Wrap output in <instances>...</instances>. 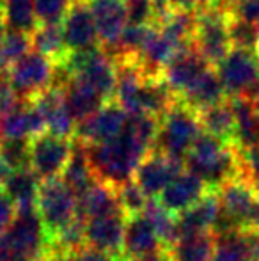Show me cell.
<instances>
[{
    "label": "cell",
    "instance_id": "cell-29",
    "mask_svg": "<svg viewBox=\"0 0 259 261\" xmlns=\"http://www.w3.org/2000/svg\"><path fill=\"white\" fill-rule=\"evenodd\" d=\"M142 215L153 224L156 234L162 240L163 247L169 249L170 245H174V242L180 238V229H178V217H174L172 213H169L162 204L158 203V199H148L146 208L142 212Z\"/></svg>",
    "mask_w": 259,
    "mask_h": 261
},
{
    "label": "cell",
    "instance_id": "cell-6",
    "mask_svg": "<svg viewBox=\"0 0 259 261\" xmlns=\"http://www.w3.org/2000/svg\"><path fill=\"white\" fill-rule=\"evenodd\" d=\"M76 210H78V199L61 176L39 183L36 212L41 219L48 247L53 238L76 217L78 213Z\"/></svg>",
    "mask_w": 259,
    "mask_h": 261
},
{
    "label": "cell",
    "instance_id": "cell-15",
    "mask_svg": "<svg viewBox=\"0 0 259 261\" xmlns=\"http://www.w3.org/2000/svg\"><path fill=\"white\" fill-rule=\"evenodd\" d=\"M85 2L96 25L100 46L103 50L114 46L128 25L126 0H85Z\"/></svg>",
    "mask_w": 259,
    "mask_h": 261
},
{
    "label": "cell",
    "instance_id": "cell-24",
    "mask_svg": "<svg viewBox=\"0 0 259 261\" xmlns=\"http://www.w3.org/2000/svg\"><path fill=\"white\" fill-rule=\"evenodd\" d=\"M217 245V234L213 231L181 234L174 245L167 249L170 261H211Z\"/></svg>",
    "mask_w": 259,
    "mask_h": 261
},
{
    "label": "cell",
    "instance_id": "cell-10",
    "mask_svg": "<svg viewBox=\"0 0 259 261\" xmlns=\"http://www.w3.org/2000/svg\"><path fill=\"white\" fill-rule=\"evenodd\" d=\"M217 75L227 98H240L259 75V54L233 48L217 66Z\"/></svg>",
    "mask_w": 259,
    "mask_h": 261
},
{
    "label": "cell",
    "instance_id": "cell-13",
    "mask_svg": "<svg viewBox=\"0 0 259 261\" xmlns=\"http://www.w3.org/2000/svg\"><path fill=\"white\" fill-rule=\"evenodd\" d=\"M64 45L68 52H82V50L100 46L96 25L85 0H76L61 21Z\"/></svg>",
    "mask_w": 259,
    "mask_h": 261
},
{
    "label": "cell",
    "instance_id": "cell-34",
    "mask_svg": "<svg viewBox=\"0 0 259 261\" xmlns=\"http://www.w3.org/2000/svg\"><path fill=\"white\" fill-rule=\"evenodd\" d=\"M76 0H34L38 25H61Z\"/></svg>",
    "mask_w": 259,
    "mask_h": 261
},
{
    "label": "cell",
    "instance_id": "cell-41",
    "mask_svg": "<svg viewBox=\"0 0 259 261\" xmlns=\"http://www.w3.org/2000/svg\"><path fill=\"white\" fill-rule=\"evenodd\" d=\"M41 261H76V254L73 252L59 251V249H50L46 251V254L43 256Z\"/></svg>",
    "mask_w": 259,
    "mask_h": 261
},
{
    "label": "cell",
    "instance_id": "cell-20",
    "mask_svg": "<svg viewBox=\"0 0 259 261\" xmlns=\"http://www.w3.org/2000/svg\"><path fill=\"white\" fill-rule=\"evenodd\" d=\"M64 103L76 123H83L91 116L98 112L107 101L93 89L87 82L78 76H69L68 82L63 86Z\"/></svg>",
    "mask_w": 259,
    "mask_h": 261
},
{
    "label": "cell",
    "instance_id": "cell-5",
    "mask_svg": "<svg viewBox=\"0 0 259 261\" xmlns=\"http://www.w3.org/2000/svg\"><path fill=\"white\" fill-rule=\"evenodd\" d=\"M200 132L203 128L195 110L183 105L181 101H176L160 117L158 135L153 149L185 162V156L188 155Z\"/></svg>",
    "mask_w": 259,
    "mask_h": 261
},
{
    "label": "cell",
    "instance_id": "cell-23",
    "mask_svg": "<svg viewBox=\"0 0 259 261\" xmlns=\"http://www.w3.org/2000/svg\"><path fill=\"white\" fill-rule=\"evenodd\" d=\"M229 103L235 112L236 132L235 146L243 151L259 146V117L257 105L245 98H229Z\"/></svg>",
    "mask_w": 259,
    "mask_h": 261
},
{
    "label": "cell",
    "instance_id": "cell-18",
    "mask_svg": "<svg viewBox=\"0 0 259 261\" xmlns=\"http://www.w3.org/2000/svg\"><path fill=\"white\" fill-rule=\"evenodd\" d=\"M125 213L94 217L85 222V245L107 254L123 258V240H125ZM125 259V258H123Z\"/></svg>",
    "mask_w": 259,
    "mask_h": 261
},
{
    "label": "cell",
    "instance_id": "cell-3",
    "mask_svg": "<svg viewBox=\"0 0 259 261\" xmlns=\"http://www.w3.org/2000/svg\"><path fill=\"white\" fill-rule=\"evenodd\" d=\"M220 215L213 227L215 234L229 231L259 229V194L252 181L235 178L218 189Z\"/></svg>",
    "mask_w": 259,
    "mask_h": 261
},
{
    "label": "cell",
    "instance_id": "cell-44",
    "mask_svg": "<svg viewBox=\"0 0 259 261\" xmlns=\"http://www.w3.org/2000/svg\"><path fill=\"white\" fill-rule=\"evenodd\" d=\"M11 174H13V169H11L9 165L0 158V190L4 189V185H6V181L9 179Z\"/></svg>",
    "mask_w": 259,
    "mask_h": 261
},
{
    "label": "cell",
    "instance_id": "cell-33",
    "mask_svg": "<svg viewBox=\"0 0 259 261\" xmlns=\"http://www.w3.org/2000/svg\"><path fill=\"white\" fill-rule=\"evenodd\" d=\"M31 139H2L0 141V158L9 165L13 171L31 167Z\"/></svg>",
    "mask_w": 259,
    "mask_h": 261
},
{
    "label": "cell",
    "instance_id": "cell-45",
    "mask_svg": "<svg viewBox=\"0 0 259 261\" xmlns=\"http://www.w3.org/2000/svg\"><path fill=\"white\" fill-rule=\"evenodd\" d=\"M7 31H9V29H7L6 18H4V13H2V9H0V41H2V38L6 36Z\"/></svg>",
    "mask_w": 259,
    "mask_h": 261
},
{
    "label": "cell",
    "instance_id": "cell-40",
    "mask_svg": "<svg viewBox=\"0 0 259 261\" xmlns=\"http://www.w3.org/2000/svg\"><path fill=\"white\" fill-rule=\"evenodd\" d=\"M76 261H125L119 256H112L107 254L103 251H98L93 247H83L82 251L76 254Z\"/></svg>",
    "mask_w": 259,
    "mask_h": 261
},
{
    "label": "cell",
    "instance_id": "cell-28",
    "mask_svg": "<svg viewBox=\"0 0 259 261\" xmlns=\"http://www.w3.org/2000/svg\"><path fill=\"white\" fill-rule=\"evenodd\" d=\"M31 41L32 50L46 55L55 64L63 62L64 57L68 55L61 25H38L36 31L31 34Z\"/></svg>",
    "mask_w": 259,
    "mask_h": 261
},
{
    "label": "cell",
    "instance_id": "cell-16",
    "mask_svg": "<svg viewBox=\"0 0 259 261\" xmlns=\"http://www.w3.org/2000/svg\"><path fill=\"white\" fill-rule=\"evenodd\" d=\"M208 192H210V189H208L206 183L199 176H195L194 172L185 169L155 199H158V203L167 212L172 213L174 217H178L183 212H187L190 206H194L195 203H199Z\"/></svg>",
    "mask_w": 259,
    "mask_h": 261
},
{
    "label": "cell",
    "instance_id": "cell-14",
    "mask_svg": "<svg viewBox=\"0 0 259 261\" xmlns=\"http://www.w3.org/2000/svg\"><path fill=\"white\" fill-rule=\"evenodd\" d=\"M167 252L162 240L156 234L153 224L142 213L126 217L125 240H123V258L125 261L153 258Z\"/></svg>",
    "mask_w": 259,
    "mask_h": 261
},
{
    "label": "cell",
    "instance_id": "cell-32",
    "mask_svg": "<svg viewBox=\"0 0 259 261\" xmlns=\"http://www.w3.org/2000/svg\"><path fill=\"white\" fill-rule=\"evenodd\" d=\"M229 38H231L233 48L250 50L259 54V29L257 25L236 18L229 13Z\"/></svg>",
    "mask_w": 259,
    "mask_h": 261
},
{
    "label": "cell",
    "instance_id": "cell-12",
    "mask_svg": "<svg viewBox=\"0 0 259 261\" xmlns=\"http://www.w3.org/2000/svg\"><path fill=\"white\" fill-rule=\"evenodd\" d=\"M128 112L118 101H107L94 116L76 126L73 139H78L83 144H101L116 139L128 123Z\"/></svg>",
    "mask_w": 259,
    "mask_h": 261
},
{
    "label": "cell",
    "instance_id": "cell-47",
    "mask_svg": "<svg viewBox=\"0 0 259 261\" xmlns=\"http://www.w3.org/2000/svg\"><path fill=\"white\" fill-rule=\"evenodd\" d=\"M254 187H256V190H257V194H259V179H257L256 183H254Z\"/></svg>",
    "mask_w": 259,
    "mask_h": 261
},
{
    "label": "cell",
    "instance_id": "cell-11",
    "mask_svg": "<svg viewBox=\"0 0 259 261\" xmlns=\"http://www.w3.org/2000/svg\"><path fill=\"white\" fill-rule=\"evenodd\" d=\"M185 171V162L170 158L163 153L151 149L144 160L138 164L133 174V181L142 189V192L153 199L162 194V190Z\"/></svg>",
    "mask_w": 259,
    "mask_h": 261
},
{
    "label": "cell",
    "instance_id": "cell-46",
    "mask_svg": "<svg viewBox=\"0 0 259 261\" xmlns=\"http://www.w3.org/2000/svg\"><path fill=\"white\" fill-rule=\"evenodd\" d=\"M133 261H169V254L163 252L160 256H153V258H142V259H133Z\"/></svg>",
    "mask_w": 259,
    "mask_h": 261
},
{
    "label": "cell",
    "instance_id": "cell-21",
    "mask_svg": "<svg viewBox=\"0 0 259 261\" xmlns=\"http://www.w3.org/2000/svg\"><path fill=\"white\" fill-rule=\"evenodd\" d=\"M220 215V199L218 190H210L199 203L190 206L187 212L178 215V229L181 234L203 233V231H213L215 224Z\"/></svg>",
    "mask_w": 259,
    "mask_h": 261
},
{
    "label": "cell",
    "instance_id": "cell-7",
    "mask_svg": "<svg viewBox=\"0 0 259 261\" xmlns=\"http://www.w3.org/2000/svg\"><path fill=\"white\" fill-rule=\"evenodd\" d=\"M192 45L211 66H217L233 50L229 38V9H197Z\"/></svg>",
    "mask_w": 259,
    "mask_h": 261
},
{
    "label": "cell",
    "instance_id": "cell-31",
    "mask_svg": "<svg viewBox=\"0 0 259 261\" xmlns=\"http://www.w3.org/2000/svg\"><path fill=\"white\" fill-rule=\"evenodd\" d=\"M32 50L31 34L18 31H7L0 41V73H6L14 62Z\"/></svg>",
    "mask_w": 259,
    "mask_h": 261
},
{
    "label": "cell",
    "instance_id": "cell-19",
    "mask_svg": "<svg viewBox=\"0 0 259 261\" xmlns=\"http://www.w3.org/2000/svg\"><path fill=\"white\" fill-rule=\"evenodd\" d=\"M225 100H227V94H225V89L213 66L200 73L194 82L178 96V101L194 109L195 112L208 109L211 105L222 103Z\"/></svg>",
    "mask_w": 259,
    "mask_h": 261
},
{
    "label": "cell",
    "instance_id": "cell-38",
    "mask_svg": "<svg viewBox=\"0 0 259 261\" xmlns=\"http://www.w3.org/2000/svg\"><path fill=\"white\" fill-rule=\"evenodd\" d=\"M20 101L21 100L11 87L9 80L6 79V73H0V117L6 116L9 110H13Z\"/></svg>",
    "mask_w": 259,
    "mask_h": 261
},
{
    "label": "cell",
    "instance_id": "cell-42",
    "mask_svg": "<svg viewBox=\"0 0 259 261\" xmlns=\"http://www.w3.org/2000/svg\"><path fill=\"white\" fill-rule=\"evenodd\" d=\"M151 4H153V9H155L156 21H158L160 18H163L170 9H172V7H170V0H151Z\"/></svg>",
    "mask_w": 259,
    "mask_h": 261
},
{
    "label": "cell",
    "instance_id": "cell-17",
    "mask_svg": "<svg viewBox=\"0 0 259 261\" xmlns=\"http://www.w3.org/2000/svg\"><path fill=\"white\" fill-rule=\"evenodd\" d=\"M208 68H211V64L197 52L195 46L187 45L178 50V54L163 68L162 80L178 98Z\"/></svg>",
    "mask_w": 259,
    "mask_h": 261
},
{
    "label": "cell",
    "instance_id": "cell-37",
    "mask_svg": "<svg viewBox=\"0 0 259 261\" xmlns=\"http://www.w3.org/2000/svg\"><path fill=\"white\" fill-rule=\"evenodd\" d=\"M229 13L249 23L259 25V0H233Z\"/></svg>",
    "mask_w": 259,
    "mask_h": 261
},
{
    "label": "cell",
    "instance_id": "cell-26",
    "mask_svg": "<svg viewBox=\"0 0 259 261\" xmlns=\"http://www.w3.org/2000/svg\"><path fill=\"white\" fill-rule=\"evenodd\" d=\"M199 123L203 132L235 146V132H236V121L235 112L229 103V98L222 103L211 105L208 109H203L197 112Z\"/></svg>",
    "mask_w": 259,
    "mask_h": 261
},
{
    "label": "cell",
    "instance_id": "cell-1",
    "mask_svg": "<svg viewBox=\"0 0 259 261\" xmlns=\"http://www.w3.org/2000/svg\"><path fill=\"white\" fill-rule=\"evenodd\" d=\"M158 126V117L137 114L128 117L126 128L116 139L101 144H85L96 178L112 187L133 179L138 164L155 148Z\"/></svg>",
    "mask_w": 259,
    "mask_h": 261
},
{
    "label": "cell",
    "instance_id": "cell-30",
    "mask_svg": "<svg viewBox=\"0 0 259 261\" xmlns=\"http://www.w3.org/2000/svg\"><path fill=\"white\" fill-rule=\"evenodd\" d=\"M0 9L11 31L32 34L38 27L34 14V0H0Z\"/></svg>",
    "mask_w": 259,
    "mask_h": 261
},
{
    "label": "cell",
    "instance_id": "cell-8",
    "mask_svg": "<svg viewBox=\"0 0 259 261\" xmlns=\"http://www.w3.org/2000/svg\"><path fill=\"white\" fill-rule=\"evenodd\" d=\"M6 79L20 100L31 101L52 87L55 79V62L46 55L31 50L7 69Z\"/></svg>",
    "mask_w": 259,
    "mask_h": 261
},
{
    "label": "cell",
    "instance_id": "cell-9",
    "mask_svg": "<svg viewBox=\"0 0 259 261\" xmlns=\"http://www.w3.org/2000/svg\"><path fill=\"white\" fill-rule=\"evenodd\" d=\"M28 146H31L28 165L39 181L59 178L73 151V142L69 139L57 137L50 132L32 137Z\"/></svg>",
    "mask_w": 259,
    "mask_h": 261
},
{
    "label": "cell",
    "instance_id": "cell-39",
    "mask_svg": "<svg viewBox=\"0 0 259 261\" xmlns=\"http://www.w3.org/2000/svg\"><path fill=\"white\" fill-rule=\"evenodd\" d=\"M16 217V206L4 190H0V231H4Z\"/></svg>",
    "mask_w": 259,
    "mask_h": 261
},
{
    "label": "cell",
    "instance_id": "cell-25",
    "mask_svg": "<svg viewBox=\"0 0 259 261\" xmlns=\"http://www.w3.org/2000/svg\"><path fill=\"white\" fill-rule=\"evenodd\" d=\"M71 142H73V151L68 164H66L63 174H61V178L75 192V196L80 197L98 178L94 174L93 167H91L89 158H87L85 144L80 142L78 139H71Z\"/></svg>",
    "mask_w": 259,
    "mask_h": 261
},
{
    "label": "cell",
    "instance_id": "cell-48",
    "mask_svg": "<svg viewBox=\"0 0 259 261\" xmlns=\"http://www.w3.org/2000/svg\"><path fill=\"white\" fill-rule=\"evenodd\" d=\"M257 117H259V105H257Z\"/></svg>",
    "mask_w": 259,
    "mask_h": 261
},
{
    "label": "cell",
    "instance_id": "cell-43",
    "mask_svg": "<svg viewBox=\"0 0 259 261\" xmlns=\"http://www.w3.org/2000/svg\"><path fill=\"white\" fill-rule=\"evenodd\" d=\"M170 7L181 11H197V0H170Z\"/></svg>",
    "mask_w": 259,
    "mask_h": 261
},
{
    "label": "cell",
    "instance_id": "cell-2",
    "mask_svg": "<svg viewBox=\"0 0 259 261\" xmlns=\"http://www.w3.org/2000/svg\"><path fill=\"white\" fill-rule=\"evenodd\" d=\"M185 169L199 176L210 190H218L224 183L242 176V160L236 146L200 132L185 156Z\"/></svg>",
    "mask_w": 259,
    "mask_h": 261
},
{
    "label": "cell",
    "instance_id": "cell-4",
    "mask_svg": "<svg viewBox=\"0 0 259 261\" xmlns=\"http://www.w3.org/2000/svg\"><path fill=\"white\" fill-rule=\"evenodd\" d=\"M46 251L48 242L36 210L16 212L13 222L0 231V261H41Z\"/></svg>",
    "mask_w": 259,
    "mask_h": 261
},
{
    "label": "cell",
    "instance_id": "cell-36",
    "mask_svg": "<svg viewBox=\"0 0 259 261\" xmlns=\"http://www.w3.org/2000/svg\"><path fill=\"white\" fill-rule=\"evenodd\" d=\"M128 4V23L151 25L156 21L151 0H126Z\"/></svg>",
    "mask_w": 259,
    "mask_h": 261
},
{
    "label": "cell",
    "instance_id": "cell-22",
    "mask_svg": "<svg viewBox=\"0 0 259 261\" xmlns=\"http://www.w3.org/2000/svg\"><path fill=\"white\" fill-rule=\"evenodd\" d=\"M76 199H78V210L76 212L85 220L94 219V217L112 215V213H123L118 201L116 187L108 185L105 181H100V179H96Z\"/></svg>",
    "mask_w": 259,
    "mask_h": 261
},
{
    "label": "cell",
    "instance_id": "cell-35",
    "mask_svg": "<svg viewBox=\"0 0 259 261\" xmlns=\"http://www.w3.org/2000/svg\"><path fill=\"white\" fill-rule=\"evenodd\" d=\"M116 192H118L119 206H121L123 213H125L126 217L138 215V213L144 212L146 203H148L149 197L142 192V189L133 181V179L116 187Z\"/></svg>",
    "mask_w": 259,
    "mask_h": 261
},
{
    "label": "cell",
    "instance_id": "cell-27",
    "mask_svg": "<svg viewBox=\"0 0 259 261\" xmlns=\"http://www.w3.org/2000/svg\"><path fill=\"white\" fill-rule=\"evenodd\" d=\"M39 178L34 174L31 167L18 169L13 171L9 179L4 185V192L9 196V199L14 203L16 212H25V210H36V199H38L39 190Z\"/></svg>",
    "mask_w": 259,
    "mask_h": 261
}]
</instances>
